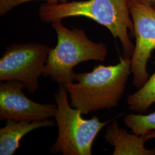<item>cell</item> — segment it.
<instances>
[{"label":"cell","instance_id":"obj_12","mask_svg":"<svg viewBox=\"0 0 155 155\" xmlns=\"http://www.w3.org/2000/svg\"><path fill=\"white\" fill-rule=\"evenodd\" d=\"M33 1H45L50 3H64L67 0H0V16H3L14 8Z\"/></svg>","mask_w":155,"mask_h":155},{"label":"cell","instance_id":"obj_10","mask_svg":"<svg viewBox=\"0 0 155 155\" xmlns=\"http://www.w3.org/2000/svg\"><path fill=\"white\" fill-rule=\"evenodd\" d=\"M127 103L134 112L144 113L155 104V72L134 93L129 95Z\"/></svg>","mask_w":155,"mask_h":155},{"label":"cell","instance_id":"obj_11","mask_svg":"<svg viewBox=\"0 0 155 155\" xmlns=\"http://www.w3.org/2000/svg\"><path fill=\"white\" fill-rule=\"evenodd\" d=\"M125 125L132 133L143 135L151 130L155 131V111L147 115L130 113L124 118Z\"/></svg>","mask_w":155,"mask_h":155},{"label":"cell","instance_id":"obj_5","mask_svg":"<svg viewBox=\"0 0 155 155\" xmlns=\"http://www.w3.org/2000/svg\"><path fill=\"white\" fill-rule=\"evenodd\" d=\"M51 47L36 43L13 44L6 47L0 59V81L21 82L30 93L39 88Z\"/></svg>","mask_w":155,"mask_h":155},{"label":"cell","instance_id":"obj_6","mask_svg":"<svg viewBox=\"0 0 155 155\" xmlns=\"http://www.w3.org/2000/svg\"><path fill=\"white\" fill-rule=\"evenodd\" d=\"M134 30L136 45L131 59L133 84L140 89L150 77L147 63L155 51V10L139 2L128 4Z\"/></svg>","mask_w":155,"mask_h":155},{"label":"cell","instance_id":"obj_2","mask_svg":"<svg viewBox=\"0 0 155 155\" xmlns=\"http://www.w3.org/2000/svg\"><path fill=\"white\" fill-rule=\"evenodd\" d=\"M39 16L44 22L72 17H85L107 28L122 45L124 57L131 58L134 45L130 39L134 37L133 21L127 0H86L50 3L45 2L39 8Z\"/></svg>","mask_w":155,"mask_h":155},{"label":"cell","instance_id":"obj_3","mask_svg":"<svg viewBox=\"0 0 155 155\" xmlns=\"http://www.w3.org/2000/svg\"><path fill=\"white\" fill-rule=\"evenodd\" d=\"M57 35V45L51 48L46 62L44 76L59 85L72 82L73 68L84 61H104L108 54L104 43L91 41L83 29L66 27L61 20L52 22Z\"/></svg>","mask_w":155,"mask_h":155},{"label":"cell","instance_id":"obj_4","mask_svg":"<svg viewBox=\"0 0 155 155\" xmlns=\"http://www.w3.org/2000/svg\"><path fill=\"white\" fill-rule=\"evenodd\" d=\"M57 110L55 118L58 127V136L50 148L52 154L63 155H91L92 146L101 129L111 120L100 121L97 117L84 119L77 109L68 101V92L63 85H60L55 94Z\"/></svg>","mask_w":155,"mask_h":155},{"label":"cell","instance_id":"obj_8","mask_svg":"<svg viewBox=\"0 0 155 155\" xmlns=\"http://www.w3.org/2000/svg\"><path fill=\"white\" fill-rule=\"evenodd\" d=\"M155 139V131L151 130L143 135L127 133L123 128H120L116 120L107 128L105 139L114 147L113 155H155V147L147 149L145 147L147 140Z\"/></svg>","mask_w":155,"mask_h":155},{"label":"cell","instance_id":"obj_1","mask_svg":"<svg viewBox=\"0 0 155 155\" xmlns=\"http://www.w3.org/2000/svg\"><path fill=\"white\" fill-rule=\"evenodd\" d=\"M130 74V58L121 57L115 65L99 64L91 72H75L72 82L63 86L72 107L87 114L118 106Z\"/></svg>","mask_w":155,"mask_h":155},{"label":"cell","instance_id":"obj_7","mask_svg":"<svg viewBox=\"0 0 155 155\" xmlns=\"http://www.w3.org/2000/svg\"><path fill=\"white\" fill-rule=\"evenodd\" d=\"M21 82L6 81L0 83V120L16 121H43L55 117L54 103L41 104L30 100L24 93Z\"/></svg>","mask_w":155,"mask_h":155},{"label":"cell","instance_id":"obj_13","mask_svg":"<svg viewBox=\"0 0 155 155\" xmlns=\"http://www.w3.org/2000/svg\"><path fill=\"white\" fill-rule=\"evenodd\" d=\"M127 4L132 2H139L149 6L155 10V0H127Z\"/></svg>","mask_w":155,"mask_h":155},{"label":"cell","instance_id":"obj_9","mask_svg":"<svg viewBox=\"0 0 155 155\" xmlns=\"http://www.w3.org/2000/svg\"><path fill=\"white\" fill-rule=\"evenodd\" d=\"M55 125V122L48 119L32 122L7 120L5 127L0 129V155H13L22 137L29 132L40 127Z\"/></svg>","mask_w":155,"mask_h":155}]
</instances>
